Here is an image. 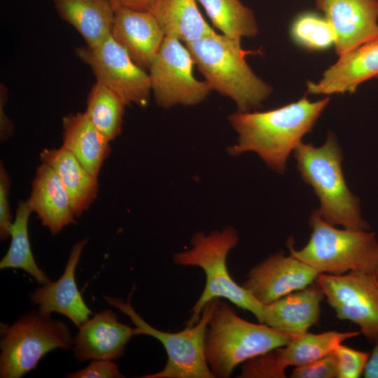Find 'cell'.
<instances>
[{"mask_svg":"<svg viewBox=\"0 0 378 378\" xmlns=\"http://www.w3.org/2000/svg\"><path fill=\"white\" fill-rule=\"evenodd\" d=\"M296 167L320 201L321 218L345 229L368 230L362 218L358 199L349 190L342 169V153L335 135L329 133L319 147L300 143L294 150Z\"/></svg>","mask_w":378,"mask_h":378,"instance_id":"5","label":"cell"},{"mask_svg":"<svg viewBox=\"0 0 378 378\" xmlns=\"http://www.w3.org/2000/svg\"><path fill=\"white\" fill-rule=\"evenodd\" d=\"M195 65L186 45L165 36L148 70L151 92L159 106H195L207 97L212 90L205 80L194 76Z\"/></svg>","mask_w":378,"mask_h":378,"instance_id":"9","label":"cell"},{"mask_svg":"<svg viewBox=\"0 0 378 378\" xmlns=\"http://www.w3.org/2000/svg\"><path fill=\"white\" fill-rule=\"evenodd\" d=\"M334 353L337 361V378H358L363 374L370 353L340 344Z\"/></svg>","mask_w":378,"mask_h":378,"instance_id":"30","label":"cell"},{"mask_svg":"<svg viewBox=\"0 0 378 378\" xmlns=\"http://www.w3.org/2000/svg\"><path fill=\"white\" fill-rule=\"evenodd\" d=\"M67 378H122L125 377L118 370L114 360H92L85 368L68 373Z\"/></svg>","mask_w":378,"mask_h":378,"instance_id":"33","label":"cell"},{"mask_svg":"<svg viewBox=\"0 0 378 378\" xmlns=\"http://www.w3.org/2000/svg\"><path fill=\"white\" fill-rule=\"evenodd\" d=\"M324 294L316 283L265 304L264 324L283 332L298 336L317 325Z\"/></svg>","mask_w":378,"mask_h":378,"instance_id":"19","label":"cell"},{"mask_svg":"<svg viewBox=\"0 0 378 378\" xmlns=\"http://www.w3.org/2000/svg\"><path fill=\"white\" fill-rule=\"evenodd\" d=\"M278 348L256 356L242 363L240 378H285Z\"/></svg>","mask_w":378,"mask_h":378,"instance_id":"29","label":"cell"},{"mask_svg":"<svg viewBox=\"0 0 378 378\" xmlns=\"http://www.w3.org/2000/svg\"><path fill=\"white\" fill-rule=\"evenodd\" d=\"M238 241L239 236L232 227L209 234L197 232L191 238L190 248L174 255L176 264L199 267L206 276L204 288L190 310L191 314L186 327L197 323L205 305L216 298L228 300L237 307L251 312L260 323L264 324L265 304L243 286L238 285L228 272L227 255Z\"/></svg>","mask_w":378,"mask_h":378,"instance_id":"3","label":"cell"},{"mask_svg":"<svg viewBox=\"0 0 378 378\" xmlns=\"http://www.w3.org/2000/svg\"><path fill=\"white\" fill-rule=\"evenodd\" d=\"M374 274H375V276H376L377 279L378 280V267H377Z\"/></svg>","mask_w":378,"mask_h":378,"instance_id":"37","label":"cell"},{"mask_svg":"<svg viewBox=\"0 0 378 378\" xmlns=\"http://www.w3.org/2000/svg\"><path fill=\"white\" fill-rule=\"evenodd\" d=\"M315 282L339 319L356 324L370 343L378 341V280L374 273H320Z\"/></svg>","mask_w":378,"mask_h":378,"instance_id":"10","label":"cell"},{"mask_svg":"<svg viewBox=\"0 0 378 378\" xmlns=\"http://www.w3.org/2000/svg\"><path fill=\"white\" fill-rule=\"evenodd\" d=\"M88 238L78 241L72 247L62 275L30 293L31 303L46 313H59L79 328L89 319L92 311L85 304L78 288L75 273L83 249Z\"/></svg>","mask_w":378,"mask_h":378,"instance_id":"15","label":"cell"},{"mask_svg":"<svg viewBox=\"0 0 378 378\" xmlns=\"http://www.w3.org/2000/svg\"><path fill=\"white\" fill-rule=\"evenodd\" d=\"M374 345L363 374L365 378H378V341Z\"/></svg>","mask_w":378,"mask_h":378,"instance_id":"36","label":"cell"},{"mask_svg":"<svg viewBox=\"0 0 378 378\" xmlns=\"http://www.w3.org/2000/svg\"><path fill=\"white\" fill-rule=\"evenodd\" d=\"M111 36L132 61L147 71L165 34L150 11L127 8L115 9Z\"/></svg>","mask_w":378,"mask_h":378,"instance_id":"17","label":"cell"},{"mask_svg":"<svg viewBox=\"0 0 378 378\" xmlns=\"http://www.w3.org/2000/svg\"><path fill=\"white\" fill-rule=\"evenodd\" d=\"M134 286L127 300L103 295L104 300L129 316L134 324V334L146 335L158 340L167 354L164 368L158 372L144 374L142 378H214L204 355V336L206 326L214 309L216 299L204 307L197 323L178 332L158 330L147 323L133 308L131 298Z\"/></svg>","mask_w":378,"mask_h":378,"instance_id":"8","label":"cell"},{"mask_svg":"<svg viewBox=\"0 0 378 378\" xmlns=\"http://www.w3.org/2000/svg\"><path fill=\"white\" fill-rule=\"evenodd\" d=\"M359 331H328L319 334L306 332L278 348L279 362L284 369L305 365L333 352L344 340L355 337Z\"/></svg>","mask_w":378,"mask_h":378,"instance_id":"25","label":"cell"},{"mask_svg":"<svg viewBox=\"0 0 378 378\" xmlns=\"http://www.w3.org/2000/svg\"><path fill=\"white\" fill-rule=\"evenodd\" d=\"M329 101L328 97L316 102L302 97L266 111L232 113L228 120L238 137L228 153L237 156L254 152L270 168L284 173L290 153L314 127Z\"/></svg>","mask_w":378,"mask_h":378,"instance_id":"1","label":"cell"},{"mask_svg":"<svg viewBox=\"0 0 378 378\" xmlns=\"http://www.w3.org/2000/svg\"><path fill=\"white\" fill-rule=\"evenodd\" d=\"M33 212L28 200H19L15 220L10 229L11 241L6 255L0 261V269H20L43 285L51 281L37 265L33 255L28 234V221Z\"/></svg>","mask_w":378,"mask_h":378,"instance_id":"24","label":"cell"},{"mask_svg":"<svg viewBox=\"0 0 378 378\" xmlns=\"http://www.w3.org/2000/svg\"><path fill=\"white\" fill-rule=\"evenodd\" d=\"M57 15L94 46L111 35L115 10L108 0H50Z\"/></svg>","mask_w":378,"mask_h":378,"instance_id":"22","label":"cell"},{"mask_svg":"<svg viewBox=\"0 0 378 378\" xmlns=\"http://www.w3.org/2000/svg\"><path fill=\"white\" fill-rule=\"evenodd\" d=\"M74 337L73 355L79 362L115 360L123 355L134 336V328L122 323L111 309H103L84 322Z\"/></svg>","mask_w":378,"mask_h":378,"instance_id":"14","label":"cell"},{"mask_svg":"<svg viewBox=\"0 0 378 378\" xmlns=\"http://www.w3.org/2000/svg\"><path fill=\"white\" fill-rule=\"evenodd\" d=\"M8 99L7 87L2 83L0 84V140L5 142L14 132V124L6 115L4 107Z\"/></svg>","mask_w":378,"mask_h":378,"instance_id":"34","label":"cell"},{"mask_svg":"<svg viewBox=\"0 0 378 378\" xmlns=\"http://www.w3.org/2000/svg\"><path fill=\"white\" fill-rule=\"evenodd\" d=\"M308 243L300 250L288 240L290 254L319 273L340 275L349 272L375 273L378 267V240L373 232L337 229L314 210Z\"/></svg>","mask_w":378,"mask_h":378,"instance_id":"6","label":"cell"},{"mask_svg":"<svg viewBox=\"0 0 378 378\" xmlns=\"http://www.w3.org/2000/svg\"><path fill=\"white\" fill-rule=\"evenodd\" d=\"M332 27L341 55L378 36V0H315Z\"/></svg>","mask_w":378,"mask_h":378,"instance_id":"13","label":"cell"},{"mask_svg":"<svg viewBox=\"0 0 378 378\" xmlns=\"http://www.w3.org/2000/svg\"><path fill=\"white\" fill-rule=\"evenodd\" d=\"M62 148L73 154L92 175L98 177L104 160L111 152L110 140L90 121L85 113L62 118Z\"/></svg>","mask_w":378,"mask_h":378,"instance_id":"20","label":"cell"},{"mask_svg":"<svg viewBox=\"0 0 378 378\" xmlns=\"http://www.w3.org/2000/svg\"><path fill=\"white\" fill-rule=\"evenodd\" d=\"M196 1L202 6L212 24L223 34L240 40L258 34L253 12L240 0Z\"/></svg>","mask_w":378,"mask_h":378,"instance_id":"27","label":"cell"},{"mask_svg":"<svg viewBox=\"0 0 378 378\" xmlns=\"http://www.w3.org/2000/svg\"><path fill=\"white\" fill-rule=\"evenodd\" d=\"M184 44L211 90L230 98L238 111L260 108L271 94L272 88L253 72L246 61L247 55L258 52L244 50L240 39L214 31Z\"/></svg>","mask_w":378,"mask_h":378,"instance_id":"2","label":"cell"},{"mask_svg":"<svg viewBox=\"0 0 378 378\" xmlns=\"http://www.w3.org/2000/svg\"><path fill=\"white\" fill-rule=\"evenodd\" d=\"M27 200L42 225L48 227L52 235L69 224L77 223L59 176L46 163L37 167Z\"/></svg>","mask_w":378,"mask_h":378,"instance_id":"18","label":"cell"},{"mask_svg":"<svg viewBox=\"0 0 378 378\" xmlns=\"http://www.w3.org/2000/svg\"><path fill=\"white\" fill-rule=\"evenodd\" d=\"M291 378H337V361L333 352L307 363L295 367Z\"/></svg>","mask_w":378,"mask_h":378,"instance_id":"31","label":"cell"},{"mask_svg":"<svg viewBox=\"0 0 378 378\" xmlns=\"http://www.w3.org/2000/svg\"><path fill=\"white\" fill-rule=\"evenodd\" d=\"M40 159L59 176L75 216L80 218L97 197L98 177L90 174L73 154L62 147L43 149Z\"/></svg>","mask_w":378,"mask_h":378,"instance_id":"21","label":"cell"},{"mask_svg":"<svg viewBox=\"0 0 378 378\" xmlns=\"http://www.w3.org/2000/svg\"><path fill=\"white\" fill-rule=\"evenodd\" d=\"M378 76V36L340 55L317 83L308 82L315 94L354 93L362 83Z\"/></svg>","mask_w":378,"mask_h":378,"instance_id":"16","label":"cell"},{"mask_svg":"<svg viewBox=\"0 0 378 378\" xmlns=\"http://www.w3.org/2000/svg\"><path fill=\"white\" fill-rule=\"evenodd\" d=\"M114 10L127 8L137 10L150 11L156 0H108Z\"/></svg>","mask_w":378,"mask_h":378,"instance_id":"35","label":"cell"},{"mask_svg":"<svg viewBox=\"0 0 378 378\" xmlns=\"http://www.w3.org/2000/svg\"><path fill=\"white\" fill-rule=\"evenodd\" d=\"M0 377L20 378L36 368L49 351L73 347L69 326L51 314L29 311L13 323H0Z\"/></svg>","mask_w":378,"mask_h":378,"instance_id":"7","label":"cell"},{"mask_svg":"<svg viewBox=\"0 0 378 378\" xmlns=\"http://www.w3.org/2000/svg\"><path fill=\"white\" fill-rule=\"evenodd\" d=\"M295 337L239 317L217 298L205 331L204 355L214 378H228L239 364L288 344Z\"/></svg>","mask_w":378,"mask_h":378,"instance_id":"4","label":"cell"},{"mask_svg":"<svg viewBox=\"0 0 378 378\" xmlns=\"http://www.w3.org/2000/svg\"><path fill=\"white\" fill-rule=\"evenodd\" d=\"M150 11L165 36L184 43L214 32L200 12L196 0H156Z\"/></svg>","mask_w":378,"mask_h":378,"instance_id":"23","label":"cell"},{"mask_svg":"<svg viewBox=\"0 0 378 378\" xmlns=\"http://www.w3.org/2000/svg\"><path fill=\"white\" fill-rule=\"evenodd\" d=\"M126 106L118 94L96 81L87 96L84 113L94 127L111 141L121 134Z\"/></svg>","mask_w":378,"mask_h":378,"instance_id":"26","label":"cell"},{"mask_svg":"<svg viewBox=\"0 0 378 378\" xmlns=\"http://www.w3.org/2000/svg\"><path fill=\"white\" fill-rule=\"evenodd\" d=\"M10 178L4 163L0 162V239L5 241L10 236L13 224L9 204Z\"/></svg>","mask_w":378,"mask_h":378,"instance_id":"32","label":"cell"},{"mask_svg":"<svg viewBox=\"0 0 378 378\" xmlns=\"http://www.w3.org/2000/svg\"><path fill=\"white\" fill-rule=\"evenodd\" d=\"M75 55L91 69L96 81L118 94L127 106L148 105L151 93L148 74L132 61L111 34L96 46L76 48Z\"/></svg>","mask_w":378,"mask_h":378,"instance_id":"11","label":"cell"},{"mask_svg":"<svg viewBox=\"0 0 378 378\" xmlns=\"http://www.w3.org/2000/svg\"><path fill=\"white\" fill-rule=\"evenodd\" d=\"M317 270L282 251L254 266L242 286L263 304L272 303L315 282Z\"/></svg>","mask_w":378,"mask_h":378,"instance_id":"12","label":"cell"},{"mask_svg":"<svg viewBox=\"0 0 378 378\" xmlns=\"http://www.w3.org/2000/svg\"><path fill=\"white\" fill-rule=\"evenodd\" d=\"M293 41L309 50H324L335 43V34L325 17L307 12L298 15L291 24Z\"/></svg>","mask_w":378,"mask_h":378,"instance_id":"28","label":"cell"}]
</instances>
